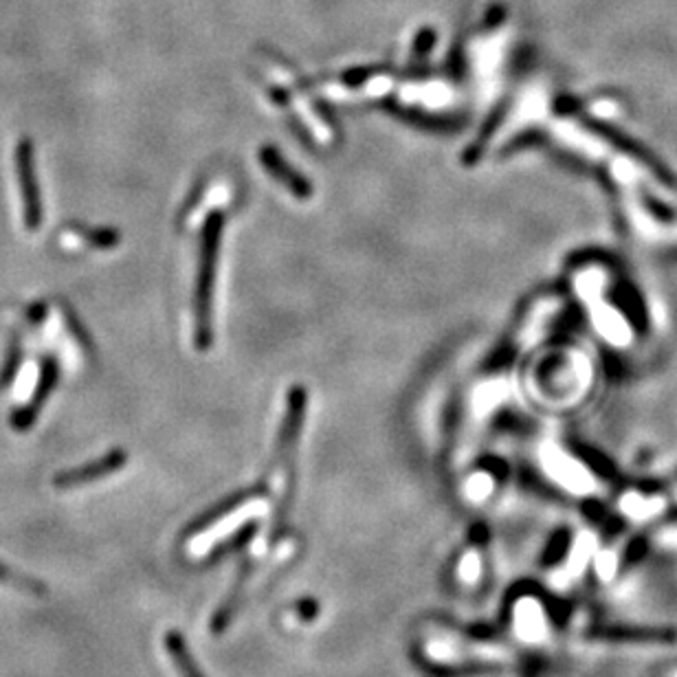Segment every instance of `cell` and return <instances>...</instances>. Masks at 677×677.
<instances>
[{"label":"cell","mask_w":677,"mask_h":677,"mask_svg":"<svg viewBox=\"0 0 677 677\" xmlns=\"http://www.w3.org/2000/svg\"><path fill=\"white\" fill-rule=\"evenodd\" d=\"M565 548H568V537H565L563 532H561V535L552 541V550H548V561H550V563H552V561H557V559H559V554L565 552Z\"/></svg>","instance_id":"obj_9"},{"label":"cell","mask_w":677,"mask_h":677,"mask_svg":"<svg viewBox=\"0 0 677 677\" xmlns=\"http://www.w3.org/2000/svg\"><path fill=\"white\" fill-rule=\"evenodd\" d=\"M124 464H126V453L124 451H110L108 455H104L102 460L84 464V466H80V469L58 473V475H55L53 484L58 488H64V491H66V488H77V486L91 484V482L102 480V477L117 473Z\"/></svg>","instance_id":"obj_2"},{"label":"cell","mask_w":677,"mask_h":677,"mask_svg":"<svg viewBox=\"0 0 677 677\" xmlns=\"http://www.w3.org/2000/svg\"><path fill=\"white\" fill-rule=\"evenodd\" d=\"M594 634L601 640L625 642V645H673V642H677V634L673 629L653 627H601Z\"/></svg>","instance_id":"obj_4"},{"label":"cell","mask_w":677,"mask_h":677,"mask_svg":"<svg viewBox=\"0 0 677 677\" xmlns=\"http://www.w3.org/2000/svg\"><path fill=\"white\" fill-rule=\"evenodd\" d=\"M165 649H168L170 660L174 662V667L181 677H205L203 669L196 664L190 647H187V642L179 631H170V634L165 636Z\"/></svg>","instance_id":"obj_5"},{"label":"cell","mask_w":677,"mask_h":677,"mask_svg":"<svg viewBox=\"0 0 677 677\" xmlns=\"http://www.w3.org/2000/svg\"><path fill=\"white\" fill-rule=\"evenodd\" d=\"M58 376H60L58 363H55L53 359H44L38 390H36V394H33L31 403L27 407L18 409V412L14 416H11V425H14L16 431H27L33 423H36V418H38L40 409H42V403L47 401V396L51 394L53 385L58 383Z\"/></svg>","instance_id":"obj_3"},{"label":"cell","mask_w":677,"mask_h":677,"mask_svg":"<svg viewBox=\"0 0 677 677\" xmlns=\"http://www.w3.org/2000/svg\"><path fill=\"white\" fill-rule=\"evenodd\" d=\"M18 361H20V354H18V350H14V352H11V357H9V365H7V368H5V372H3V379H0V381L7 383V381L11 379V376H14Z\"/></svg>","instance_id":"obj_10"},{"label":"cell","mask_w":677,"mask_h":677,"mask_svg":"<svg viewBox=\"0 0 677 677\" xmlns=\"http://www.w3.org/2000/svg\"><path fill=\"white\" fill-rule=\"evenodd\" d=\"M82 236L88 240V242H93V244H99V247H113V244L119 240V236L115 231H108V229H95V231H80Z\"/></svg>","instance_id":"obj_8"},{"label":"cell","mask_w":677,"mask_h":677,"mask_svg":"<svg viewBox=\"0 0 677 677\" xmlns=\"http://www.w3.org/2000/svg\"><path fill=\"white\" fill-rule=\"evenodd\" d=\"M0 585L9 587V590L20 592V594H27V596H44V594H47V590H44V585L40 581L7 568L5 563H0Z\"/></svg>","instance_id":"obj_6"},{"label":"cell","mask_w":677,"mask_h":677,"mask_svg":"<svg viewBox=\"0 0 677 677\" xmlns=\"http://www.w3.org/2000/svg\"><path fill=\"white\" fill-rule=\"evenodd\" d=\"M653 508H658V504L653 499H642V497H629L625 502V510L631 517H647L653 515Z\"/></svg>","instance_id":"obj_7"},{"label":"cell","mask_w":677,"mask_h":677,"mask_svg":"<svg viewBox=\"0 0 677 677\" xmlns=\"http://www.w3.org/2000/svg\"><path fill=\"white\" fill-rule=\"evenodd\" d=\"M16 172L22 190V205H25V225L29 229H38L42 225V201L36 174H33V150L29 139H22L18 143Z\"/></svg>","instance_id":"obj_1"},{"label":"cell","mask_w":677,"mask_h":677,"mask_svg":"<svg viewBox=\"0 0 677 677\" xmlns=\"http://www.w3.org/2000/svg\"><path fill=\"white\" fill-rule=\"evenodd\" d=\"M673 677H677V673H673Z\"/></svg>","instance_id":"obj_11"}]
</instances>
